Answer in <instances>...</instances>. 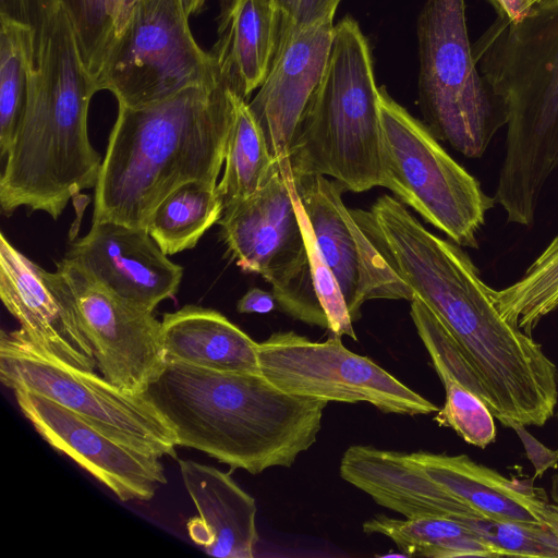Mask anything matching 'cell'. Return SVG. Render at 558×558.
Listing matches in <instances>:
<instances>
[{
    "label": "cell",
    "mask_w": 558,
    "mask_h": 558,
    "mask_svg": "<svg viewBox=\"0 0 558 558\" xmlns=\"http://www.w3.org/2000/svg\"><path fill=\"white\" fill-rule=\"evenodd\" d=\"M351 214L457 340L494 417L507 428L545 425L558 402V368L531 335L500 314L493 288L462 246L428 231L388 195Z\"/></svg>",
    "instance_id": "1"
},
{
    "label": "cell",
    "mask_w": 558,
    "mask_h": 558,
    "mask_svg": "<svg viewBox=\"0 0 558 558\" xmlns=\"http://www.w3.org/2000/svg\"><path fill=\"white\" fill-rule=\"evenodd\" d=\"M235 92L193 86L142 107L118 105L94 186L92 222L145 228L180 185L217 182L225 162Z\"/></svg>",
    "instance_id": "2"
},
{
    "label": "cell",
    "mask_w": 558,
    "mask_h": 558,
    "mask_svg": "<svg viewBox=\"0 0 558 558\" xmlns=\"http://www.w3.org/2000/svg\"><path fill=\"white\" fill-rule=\"evenodd\" d=\"M145 395L178 446L259 474L291 466L317 440L327 402L288 393L262 373L165 362Z\"/></svg>",
    "instance_id": "3"
},
{
    "label": "cell",
    "mask_w": 558,
    "mask_h": 558,
    "mask_svg": "<svg viewBox=\"0 0 558 558\" xmlns=\"http://www.w3.org/2000/svg\"><path fill=\"white\" fill-rule=\"evenodd\" d=\"M97 92L58 3L41 33L26 107L1 172L3 214L26 207L58 219L72 197L95 186L102 159L87 120Z\"/></svg>",
    "instance_id": "4"
},
{
    "label": "cell",
    "mask_w": 558,
    "mask_h": 558,
    "mask_svg": "<svg viewBox=\"0 0 558 558\" xmlns=\"http://www.w3.org/2000/svg\"><path fill=\"white\" fill-rule=\"evenodd\" d=\"M473 56L507 116L494 198L508 222L532 227L558 168V4L536 8L520 23L498 15Z\"/></svg>",
    "instance_id": "5"
},
{
    "label": "cell",
    "mask_w": 558,
    "mask_h": 558,
    "mask_svg": "<svg viewBox=\"0 0 558 558\" xmlns=\"http://www.w3.org/2000/svg\"><path fill=\"white\" fill-rule=\"evenodd\" d=\"M293 178L330 177L345 191L381 184V121L368 43L357 22L333 28L323 76L301 116L288 156Z\"/></svg>",
    "instance_id": "6"
},
{
    "label": "cell",
    "mask_w": 558,
    "mask_h": 558,
    "mask_svg": "<svg viewBox=\"0 0 558 558\" xmlns=\"http://www.w3.org/2000/svg\"><path fill=\"white\" fill-rule=\"evenodd\" d=\"M416 26L420 104L427 126L465 157L480 158L507 116L477 70L464 0H426Z\"/></svg>",
    "instance_id": "7"
},
{
    "label": "cell",
    "mask_w": 558,
    "mask_h": 558,
    "mask_svg": "<svg viewBox=\"0 0 558 558\" xmlns=\"http://www.w3.org/2000/svg\"><path fill=\"white\" fill-rule=\"evenodd\" d=\"M381 184L452 242L477 248L496 203L438 143L427 125L379 88Z\"/></svg>",
    "instance_id": "8"
},
{
    "label": "cell",
    "mask_w": 558,
    "mask_h": 558,
    "mask_svg": "<svg viewBox=\"0 0 558 558\" xmlns=\"http://www.w3.org/2000/svg\"><path fill=\"white\" fill-rule=\"evenodd\" d=\"M0 380L12 391L43 396L145 452L177 457L175 436L145 393H129L95 371L58 360L21 328L1 331Z\"/></svg>",
    "instance_id": "9"
},
{
    "label": "cell",
    "mask_w": 558,
    "mask_h": 558,
    "mask_svg": "<svg viewBox=\"0 0 558 558\" xmlns=\"http://www.w3.org/2000/svg\"><path fill=\"white\" fill-rule=\"evenodd\" d=\"M222 83L214 57L195 40L181 0H137L97 80L99 90L126 107Z\"/></svg>",
    "instance_id": "10"
},
{
    "label": "cell",
    "mask_w": 558,
    "mask_h": 558,
    "mask_svg": "<svg viewBox=\"0 0 558 558\" xmlns=\"http://www.w3.org/2000/svg\"><path fill=\"white\" fill-rule=\"evenodd\" d=\"M260 373L281 390L325 402H367L384 413L426 415L439 410L340 337L313 341L292 330L258 343Z\"/></svg>",
    "instance_id": "11"
},
{
    "label": "cell",
    "mask_w": 558,
    "mask_h": 558,
    "mask_svg": "<svg viewBox=\"0 0 558 558\" xmlns=\"http://www.w3.org/2000/svg\"><path fill=\"white\" fill-rule=\"evenodd\" d=\"M51 276L75 310L99 373L129 393L144 395L165 365L161 322L65 256Z\"/></svg>",
    "instance_id": "12"
},
{
    "label": "cell",
    "mask_w": 558,
    "mask_h": 558,
    "mask_svg": "<svg viewBox=\"0 0 558 558\" xmlns=\"http://www.w3.org/2000/svg\"><path fill=\"white\" fill-rule=\"evenodd\" d=\"M320 252L332 271L354 322L368 300L412 301L414 293L384 258L347 208L338 181L324 175L293 178Z\"/></svg>",
    "instance_id": "13"
},
{
    "label": "cell",
    "mask_w": 558,
    "mask_h": 558,
    "mask_svg": "<svg viewBox=\"0 0 558 558\" xmlns=\"http://www.w3.org/2000/svg\"><path fill=\"white\" fill-rule=\"evenodd\" d=\"M13 393L21 412L40 437L120 500L147 501L167 483L160 457L120 440L43 396L22 390Z\"/></svg>",
    "instance_id": "14"
},
{
    "label": "cell",
    "mask_w": 558,
    "mask_h": 558,
    "mask_svg": "<svg viewBox=\"0 0 558 558\" xmlns=\"http://www.w3.org/2000/svg\"><path fill=\"white\" fill-rule=\"evenodd\" d=\"M333 22L284 24L270 69L248 107L275 162L290 169V145L329 56Z\"/></svg>",
    "instance_id": "15"
},
{
    "label": "cell",
    "mask_w": 558,
    "mask_h": 558,
    "mask_svg": "<svg viewBox=\"0 0 558 558\" xmlns=\"http://www.w3.org/2000/svg\"><path fill=\"white\" fill-rule=\"evenodd\" d=\"M64 256L147 312L177 294L184 272L145 228L113 221L92 222L88 233L72 242Z\"/></svg>",
    "instance_id": "16"
},
{
    "label": "cell",
    "mask_w": 558,
    "mask_h": 558,
    "mask_svg": "<svg viewBox=\"0 0 558 558\" xmlns=\"http://www.w3.org/2000/svg\"><path fill=\"white\" fill-rule=\"evenodd\" d=\"M0 298L20 328L38 348L81 369L95 371L96 360L75 310L41 268L0 235Z\"/></svg>",
    "instance_id": "17"
},
{
    "label": "cell",
    "mask_w": 558,
    "mask_h": 558,
    "mask_svg": "<svg viewBox=\"0 0 558 558\" xmlns=\"http://www.w3.org/2000/svg\"><path fill=\"white\" fill-rule=\"evenodd\" d=\"M290 170L280 167L256 193L228 206L218 225L227 253L266 280L299 248L303 228Z\"/></svg>",
    "instance_id": "18"
},
{
    "label": "cell",
    "mask_w": 558,
    "mask_h": 558,
    "mask_svg": "<svg viewBox=\"0 0 558 558\" xmlns=\"http://www.w3.org/2000/svg\"><path fill=\"white\" fill-rule=\"evenodd\" d=\"M339 470L345 482L366 493L376 504L409 519L458 520L480 514L430 478L410 453L352 445L344 451Z\"/></svg>",
    "instance_id": "19"
},
{
    "label": "cell",
    "mask_w": 558,
    "mask_h": 558,
    "mask_svg": "<svg viewBox=\"0 0 558 558\" xmlns=\"http://www.w3.org/2000/svg\"><path fill=\"white\" fill-rule=\"evenodd\" d=\"M183 484L197 510L186 529L210 556L252 558L258 541L257 507L230 473L194 460H180Z\"/></svg>",
    "instance_id": "20"
},
{
    "label": "cell",
    "mask_w": 558,
    "mask_h": 558,
    "mask_svg": "<svg viewBox=\"0 0 558 558\" xmlns=\"http://www.w3.org/2000/svg\"><path fill=\"white\" fill-rule=\"evenodd\" d=\"M287 22L270 0H220L209 52L222 81L244 99L264 82Z\"/></svg>",
    "instance_id": "21"
},
{
    "label": "cell",
    "mask_w": 558,
    "mask_h": 558,
    "mask_svg": "<svg viewBox=\"0 0 558 558\" xmlns=\"http://www.w3.org/2000/svg\"><path fill=\"white\" fill-rule=\"evenodd\" d=\"M410 456L430 478L480 513L544 525L542 512L549 500L543 488L534 486L533 477L529 481L506 477L466 454L415 451Z\"/></svg>",
    "instance_id": "22"
},
{
    "label": "cell",
    "mask_w": 558,
    "mask_h": 558,
    "mask_svg": "<svg viewBox=\"0 0 558 558\" xmlns=\"http://www.w3.org/2000/svg\"><path fill=\"white\" fill-rule=\"evenodd\" d=\"M303 241L267 279L281 311L305 324L328 329L333 336L357 340L340 287L327 265L299 198Z\"/></svg>",
    "instance_id": "23"
},
{
    "label": "cell",
    "mask_w": 558,
    "mask_h": 558,
    "mask_svg": "<svg viewBox=\"0 0 558 558\" xmlns=\"http://www.w3.org/2000/svg\"><path fill=\"white\" fill-rule=\"evenodd\" d=\"M165 362L206 369L260 373L258 343L220 312L187 304L162 315Z\"/></svg>",
    "instance_id": "24"
},
{
    "label": "cell",
    "mask_w": 558,
    "mask_h": 558,
    "mask_svg": "<svg viewBox=\"0 0 558 558\" xmlns=\"http://www.w3.org/2000/svg\"><path fill=\"white\" fill-rule=\"evenodd\" d=\"M223 214L217 182L195 180L168 194L153 211L146 230L167 255L194 248Z\"/></svg>",
    "instance_id": "25"
},
{
    "label": "cell",
    "mask_w": 558,
    "mask_h": 558,
    "mask_svg": "<svg viewBox=\"0 0 558 558\" xmlns=\"http://www.w3.org/2000/svg\"><path fill=\"white\" fill-rule=\"evenodd\" d=\"M365 534L391 539L408 556L428 558L500 557L498 551L457 520L426 517L405 520L377 514L362 525Z\"/></svg>",
    "instance_id": "26"
},
{
    "label": "cell",
    "mask_w": 558,
    "mask_h": 558,
    "mask_svg": "<svg viewBox=\"0 0 558 558\" xmlns=\"http://www.w3.org/2000/svg\"><path fill=\"white\" fill-rule=\"evenodd\" d=\"M217 192L223 209L256 193L272 177L275 162L248 101L235 94L234 114Z\"/></svg>",
    "instance_id": "27"
},
{
    "label": "cell",
    "mask_w": 558,
    "mask_h": 558,
    "mask_svg": "<svg viewBox=\"0 0 558 558\" xmlns=\"http://www.w3.org/2000/svg\"><path fill=\"white\" fill-rule=\"evenodd\" d=\"M33 29L0 16V154L5 157L22 120L37 62Z\"/></svg>",
    "instance_id": "28"
},
{
    "label": "cell",
    "mask_w": 558,
    "mask_h": 558,
    "mask_svg": "<svg viewBox=\"0 0 558 558\" xmlns=\"http://www.w3.org/2000/svg\"><path fill=\"white\" fill-rule=\"evenodd\" d=\"M500 314L527 335L558 308V235L511 286L492 291Z\"/></svg>",
    "instance_id": "29"
},
{
    "label": "cell",
    "mask_w": 558,
    "mask_h": 558,
    "mask_svg": "<svg viewBox=\"0 0 558 558\" xmlns=\"http://www.w3.org/2000/svg\"><path fill=\"white\" fill-rule=\"evenodd\" d=\"M72 24L82 60L98 80L117 36L124 0H57Z\"/></svg>",
    "instance_id": "30"
},
{
    "label": "cell",
    "mask_w": 558,
    "mask_h": 558,
    "mask_svg": "<svg viewBox=\"0 0 558 558\" xmlns=\"http://www.w3.org/2000/svg\"><path fill=\"white\" fill-rule=\"evenodd\" d=\"M502 556L558 558V544L544 525L474 514L458 519Z\"/></svg>",
    "instance_id": "31"
},
{
    "label": "cell",
    "mask_w": 558,
    "mask_h": 558,
    "mask_svg": "<svg viewBox=\"0 0 558 558\" xmlns=\"http://www.w3.org/2000/svg\"><path fill=\"white\" fill-rule=\"evenodd\" d=\"M446 398L434 421L439 426L452 428L464 441L486 448L496 440L494 415L475 393L451 378H444Z\"/></svg>",
    "instance_id": "32"
},
{
    "label": "cell",
    "mask_w": 558,
    "mask_h": 558,
    "mask_svg": "<svg viewBox=\"0 0 558 558\" xmlns=\"http://www.w3.org/2000/svg\"><path fill=\"white\" fill-rule=\"evenodd\" d=\"M57 5V0H0V16L31 27L38 48L41 33Z\"/></svg>",
    "instance_id": "33"
},
{
    "label": "cell",
    "mask_w": 558,
    "mask_h": 558,
    "mask_svg": "<svg viewBox=\"0 0 558 558\" xmlns=\"http://www.w3.org/2000/svg\"><path fill=\"white\" fill-rule=\"evenodd\" d=\"M519 436L527 459L534 466L535 474L533 478L542 477L548 469H556L558 465V449L551 450L532 436L525 426H514L512 428Z\"/></svg>",
    "instance_id": "34"
},
{
    "label": "cell",
    "mask_w": 558,
    "mask_h": 558,
    "mask_svg": "<svg viewBox=\"0 0 558 558\" xmlns=\"http://www.w3.org/2000/svg\"><path fill=\"white\" fill-rule=\"evenodd\" d=\"M341 0H299L291 23L296 26L333 22Z\"/></svg>",
    "instance_id": "35"
},
{
    "label": "cell",
    "mask_w": 558,
    "mask_h": 558,
    "mask_svg": "<svg viewBox=\"0 0 558 558\" xmlns=\"http://www.w3.org/2000/svg\"><path fill=\"white\" fill-rule=\"evenodd\" d=\"M274 294L259 288L250 289L236 304V311L241 314H266L275 308Z\"/></svg>",
    "instance_id": "36"
},
{
    "label": "cell",
    "mask_w": 558,
    "mask_h": 558,
    "mask_svg": "<svg viewBox=\"0 0 558 558\" xmlns=\"http://www.w3.org/2000/svg\"><path fill=\"white\" fill-rule=\"evenodd\" d=\"M498 15L506 16L512 23H520L534 12L533 0H489Z\"/></svg>",
    "instance_id": "37"
},
{
    "label": "cell",
    "mask_w": 558,
    "mask_h": 558,
    "mask_svg": "<svg viewBox=\"0 0 558 558\" xmlns=\"http://www.w3.org/2000/svg\"><path fill=\"white\" fill-rule=\"evenodd\" d=\"M542 522L558 544V504L546 502L542 512Z\"/></svg>",
    "instance_id": "38"
},
{
    "label": "cell",
    "mask_w": 558,
    "mask_h": 558,
    "mask_svg": "<svg viewBox=\"0 0 558 558\" xmlns=\"http://www.w3.org/2000/svg\"><path fill=\"white\" fill-rule=\"evenodd\" d=\"M299 0H270L275 8L289 21H292Z\"/></svg>",
    "instance_id": "39"
},
{
    "label": "cell",
    "mask_w": 558,
    "mask_h": 558,
    "mask_svg": "<svg viewBox=\"0 0 558 558\" xmlns=\"http://www.w3.org/2000/svg\"><path fill=\"white\" fill-rule=\"evenodd\" d=\"M207 0H181V3L184 8L186 15L190 17L191 15L198 14Z\"/></svg>",
    "instance_id": "40"
},
{
    "label": "cell",
    "mask_w": 558,
    "mask_h": 558,
    "mask_svg": "<svg viewBox=\"0 0 558 558\" xmlns=\"http://www.w3.org/2000/svg\"><path fill=\"white\" fill-rule=\"evenodd\" d=\"M136 1L137 0H124L121 17H120V21H119L118 27H117V35L120 33V31L124 26V24L129 17V14Z\"/></svg>",
    "instance_id": "41"
},
{
    "label": "cell",
    "mask_w": 558,
    "mask_h": 558,
    "mask_svg": "<svg viewBox=\"0 0 558 558\" xmlns=\"http://www.w3.org/2000/svg\"><path fill=\"white\" fill-rule=\"evenodd\" d=\"M556 473L551 477L549 495L554 502L558 504V465Z\"/></svg>",
    "instance_id": "42"
},
{
    "label": "cell",
    "mask_w": 558,
    "mask_h": 558,
    "mask_svg": "<svg viewBox=\"0 0 558 558\" xmlns=\"http://www.w3.org/2000/svg\"><path fill=\"white\" fill-rule=\"evenodd\" d=\"M558 4V0H541L535 8H545Z\"/></svg>",
    "instance_id": "43"
},
{
    "label": "cell",
    "mask_w": 558,
    "mask_h": 558,
    "mask_svg": "<svg viewBox=\"0 0 558 558\" xmlns=\"http://www.w3.org/2000/svg\"><path fill=\"white\" fill-rule=\"evenodd\" d=\"M541 0H533L534 8Z\"/></svg>",
    "instance_id": "44"
}]
</instances>
